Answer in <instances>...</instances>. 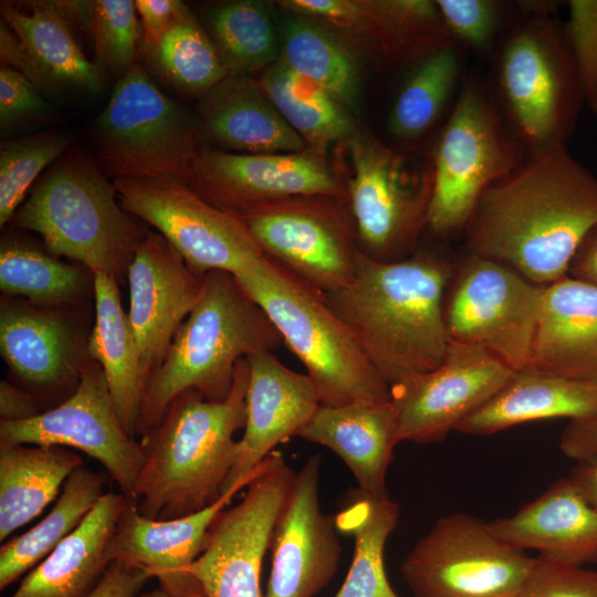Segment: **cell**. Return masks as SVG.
Here are the masks:
<instances>
[{"label": "cell", "instance_id": "obj_42", "mask_svg": "<svg viewBox=\"0 0 597 597\" xmlns=\"http://www.w3.org/2000/svg\"><path fill=\"white\" fill-rule=\"evenodd\" d=\"M64 128L46 129L0 144V226L10 222L34 180L73 144Z\"/></svg>", "mask_w": 597, "mask_h": 597}, {"label": "cell", "instance_id": "obj_28", "mask_svg": "<svg viewBox=\"0 0 597 597\" xmlns=\"http://www.w3.org/2000/svg\"><path fill=\"white\" fill-rule=\"evenodd\" d=\"M66 316L44 307L2 301L0 353L12 371L30 387L53 390L78 380L85 360Z\"/></svg>", "mask_w": 597, "mask_h": 597}, {"label": "cell", "instance_id": "obj_16", "mask_svg": "<svg viewBox=\"0 0 597 597\" xmlns=\"http://www.w3.org/2000/svg\"><path fill=\"white\" fill-rule=\"evenodd\" d=\"M352 155L349 200L359 251L378 262L408 258L427 224L431 175L412 176L399 156L376 143L357 142Z\"/></svg>", "mask_w": 597, "mask_h": 597}, {"label": "cell", "instance_id": "obj_18", "mask_svg": "<svg viewBox=\"0 0 597 597\" xmlns=\"http://www.w3.org/2000/svg\"><path fill=\"white\" fill-rule=\"evenodd\" d=\"M187 186L237 217L271 201L341 196L327 168L301 153L239 154L206 147Z\"/></svg>", "mask_w": 597, "mask_h": 597}, {"label": "cell", "instance_id": "obj_27", "mask_svg": "<svg viewBox=\"0 0 597 597\" xmlns=\"http://www.w3.org/2000/svg\"><path fill=\"white\" fill-rule=\"evenodd\" d=\"M390 401L320 406L297 437L335 452L353 473L358 490L387 496L386 474L398 441Z\"/></svg>", "mask_w": 597, "mask_h": 597}, {"label": "cell", "instance_id": "obj_10", "mask_svg": "<svg viewBox=\"0 0 597 597\" xmlns=\"http://www.w3.org/2000/svg\"><path fill=\"white\" fill-rule=\"evenodd\" d=\"M544 286L512 268L470 253L447 287L450 343L481 346L514 371L526 369L541 316Z\"/></svg>", "mask_w": 597, "mask_h": 597}, {"label": "cell", "instance_id": "obj_7", "mask_svg": "<svg viewBox=\"0 0 597 597\" xmlns=\"http://www.w3.org/2000/svg\"><path fill=\"white\" fill-rule=\"evenodd\" d=\"M196 114L165 94L136 63L116 80L91 129L92 158L115 179H168L187 185L206 148Z\"/></svg>", "mask_w": 597, "mask_h": 597}, {"label": "cell", "instance_id": "obj_11", "mask_svg": "<svg viewBox=\"0 0 597 597\" xmlns=\"http://www.w3.org/2000/svg\"><path fill=\"white\" fill-rule=\"evenodd\" d=\"M534 559L498 537L489 523L458 512L434 523L400 570L415 597H510Z\"/></svg>", "mask_w": 597, "mask_h": 597}, {"label": "cell", "instance_id": "obj_48", "mask_svg": "<svg viewBox=\"0 0 597 597\" xmlns=\"http://www.w3.org/2000/svg\"><path fill=\"white\" fill-rule=\"evenodd\" d=\"M150 578L144 568L113 561L88 597H135Z\"/></svg>", "mask_w": 597, "mask_h": 597}, {"label": "cell", "instance_id": "obj_32", "mask_svg": "<svg viewBox=\"0 0 597 597\" xmlns=\"http://www.w3.org/2000/svg\"><path fill=\"white\" fill-rule=\"evenodd\" d=\"M83 464L64 447L0 442V541L38 517Z\"/></svg>", "mask_w": 597, "mask_h": 597}, {"label": "cell", "instance_id": "obj_43", "mask_svg": "<svg viewBox=\"0 0 597 597\" xmlns=\"http://www.w3.org/2000/svg\"><path fill=\"white\" fill-rule=\"evenodd\" d=\"M563 32L572 52L585 106L597 114V0H570Z\"/></svg>", "mask_w": 597, "mask_h": 597}, {"label": "cell", "instance_id": "obj_52", "mask_svg": "<svg viewBox=\"0 0 597 597\" xmlns=\"http://www.w3.org/2000/svg\"><path fill=\"white\" fill-rule=\"evenodd\" d=\"M568 478L589 504L597 510V455L577 460Z\"/></svg>", "mask_w": 597, "mask_h": 597}, {"label": "cell", "instance_id": "obj_50", "mask_svg": "<svg viewBox=\"0 0 597 597\" xmlns=\"http://www.w3.org/2000/svg\"><path fill=\"white\" fill-rule=\"evenodd\" d=\"M43 410L33 395L24 388L2 379L0 381V417L6 421L33 418Z\"/></svg>", "mask_w": 597, "mask_h": 597}, {"label": "cell", "instance_id": "obj_47", "mask_svg": "<svg viewBox=\"0 0 597 597\" xmlns=\"http://www.w3.org/2000/svg\"><path fill=\"white\" fill-rule=\"evenodd\" d=\"M187 6L179 0H136V12L140 17L142 50L150 52L158 46L161 39L176 18Z\"/></svg>", "mask_w": 597, "mask_h": 597}, {"label": "cell", "instance_id": "obj_36", "mask_svg": "<svg viewBox=\"0 0 597 597\" xmlns=\"http://www.w3.org/2000/svg\"><path fill=\"white\" fill-rule=\"evenodd\" d=\"M209 38L227 75H248L274 63L277 38L264 6L240 0L213 7L208 13Z\"/></svg>", "mask_w": 597, "mask_h": 597}, {"label": "cell", "instance_id": "obj_15", "mask_svg": "<svg viewBox=\"0 0 597 597\" xmlns=\"http://www.w3.org/2000/svg\"><path fill=\"white\" fill-rule=\"evenodd\" d=\"M310 198L266 202L239 218L266 258L326 295L352 281L359 249L342 212Z\"/></svg>", "mask_w": 597, "mask_h": 597}, {"label": "cell", "instance_id": "obj_39", "mask_svg": "<svg viewBox=\"0 0 597 597\" xmlns=\"http://www.w3.org/2000/svg\"><path fill=\"white\" fill-rule=\"evenodd\" d=\"M144 54L166 83L186 95L202 96L228 76L208 33L188 7L158 46Z\"/></svg>", "mask_w": 597, "mask_h": 597}, {"label": "cell", "instance_id": "obj_21", "mask_svg": "<svg viewBox=\"0 0 597 597\" xmlns=\"http://www.w3.org/2000/svg\"><path fill=\"white\" fill-rule=\"evenodd\" d=\"M128 320L143 368L149 376L161 364L177 331L197 304L202 277L158 232H148L128 271Z\"/></svg>", "mask_w": 597, "mask_h": 597}, {"label": "cell", "instance_id": "obj_49", "mask_svg": "<svg viewBox=\"0 0 597 597\" xmlns=\"http://www.w3.org/2000/svg\"><path fill=\"white\" fill-rule=\"evenodd\" d=\"M559 448L575 461L597 455V418L570 420L562 432Z\"/></svg>", "mask_w": 597, "mask_h": 597}, {"label": "cell", "instance_id": "obj_46", "mask_svg": "<svg viewBox=\"0 0 597 597\" xmlns=\"http://www.w3.org/2000/svg\"><path fill=\"white\" fill-rule=\"evenodd\" d=\"M510 597H597V570L537 556Z\"/></svg>", "mask_w": 597, "mask_h": 597}, {"label": "cell", "instance_id": "obj_31", "mask_svg": "<svg viewBox=\"0 0 597 597\" xmlns=\"http://www.w3.org/2000/svg\"><path fill=\"white\" fill-rule=\"evenodd\" d=\"M95 322L86 353L102 368L121 422L135 438L148 377L137 342L125 313L117 280L93 274Z\"/></svg>", "mask_w": 597, "mask_h": 597}, {"label": "cell", "instance_id": "obj_53", "mask_svg": "<svg viewBox=\"0 0 597 597\" xmlns=\"http://www.w3.org/2000/svg\"><path fill=\"white\" fill-rule=\"evenodd\" d=\"M135 597H175V596H172L171 594H169L161 587H158L156 589H153L143 594H138Z\"/></svg>", "mask_w": 597, "mask_h": 597}, {"label": "cell", "instance_id": "obj_30", "mask_svg": "<svg viewBox=\"0 0 597 597\" xmlns=\"http://www.w3.org/2000/svg\"><path fill=\"white\" fill-rule=\"evenodd\" d=\"M552 418H597V383L534 370L515 371L489 401L457 428L464 434H492Z\"/></svg>", "mask_w": 597, "mask_h": 597}, {"label": "cell", "instance_id": "obj_5", "mask_svg": "<svg viewBox=\"0 0 597 597\" xmlns=\"http://www.w3.org/2000/svg\"><path fill=\"white\" fill-rule=\"evenodd\" d=\"M10 222L39 233L53 255L116 280L149 232L121 206L114 181L76 143L42 175Z\"/></svg>", "mask_w": 597, "mask_h": 597}, {"label": "cell", "instance_id": "obj_9", "mask_svg": "<svg viewBox=\"0 0 597 597\" xmlns=\"http://www.w3.org/2000/svg\"><path fill=\"white\" fill-rule=\"evenodd\" d=\"M521 149L485 94L467 85L437 146L427 226L440 234L464 229L484 191L522 163Z\"/></svg>", "mask_w": 597, "mask_h": 597}, {"label": "cell", "instance_id": "obj_8", "mask_svg": "<svg viewBox=\"0 0 597 597\" xmlns=\"http://www.w3.org/2000/svg\"><path fill=\"white\" fill-rule=\"evenodd\" d=\"M527 14L502 46L498 84L521 146L532 155L566 145L585 100L563 25L548 9Z\"/></svg>", "mask_w": 597, "mask_h": 597}, {"label": "cell", "instance_id": "obj_19", "mask_svg": "<svg viewBox=\"0 0 597 597\" xmlns=\"http://www.w3.org/2000/svg\"><path fill=\"white\" fill-rule=\"evenodd\" d=\"M321 457H310L295 474L275 524L272 565L264 597H314L334 578L343 552L335 517L322 512Z\"/></svg>", "mask_w": 597, "mask_h": 597}, {"label": "cell", "instance_id": "obj_23", "mask_svg": "<svg viewBox=\"0 0 597 597\" xmlns=\"http://www.w3.org/2000/svg\"><path fill=\"white\" fill-rule=\"evenodd\" d=\"M251 480L233 486L206 509L171 520L144 517L129 499L107 547L109 562L144 568L175 597H205L189 573L190 565L202 551L214 517Z\"/></svg>", "mask_w": 597, "mask_h": 597}, {"label": "cell", "instance_id": "obj_24", "mask_svg": "<svg viewBox=\"0 0 597 597\" xmlns=\"http://www.w3.org/2000/svg\"><path fill=\"white\" fill-rule=\"evenodd\" d=\"M506 544L573 566L597 563V510L567 476L510 517L489 523Z\"/></svg>", "mask_w": 597, "mask_h": 597}, {"label": "cell", "instance_id": "obj_20", "mask_svg": "<svg viewBox=\"0 0 597 597\" xmlns=\"http://www.w3.org/2000/svg\"><path fill=\"white\" fill-rule=\"evenodd\" d=\"M24 8L1 1V64L22 73L46 97L100 92L104 72L83 54L59 2L30 1Z\"/></svg>", "mask_w": 597, "mask_h": 597}, {"label": "cell", "instance_id": "obj_6", "mask_svg": "<svg viewBox=\"0 0 597 597\" xmlns=\"http://www.w3.org/2000/svg\"><path fill=\"white\" fill-rule=\"evenodd\" d=\"M233 276L304 365L322 406L391 400V387L360 350L323 294L265 255Z\"/></svg>", "mask_w": 597, "mask_h": 597}, {"label": "cell", "instance_id": "obj_22", "mask_svg": "<svg viewBox=\"0 0 597 597\" xmlns=\"http://www.w3.org/2000/svg\"><path fill=\"white\" fill-rule=\"evenodd\" d=\"M247 362L245 425L223 493L251 480L275 447L297 437L321 406L308 376L291 370L272 352L252 354Z\"/></svg>", "mask_w": 597, "mask_h": 597}, {"label": "cell", "instance_id": "obj_26", "mask_svg": "<svg viewBox=\"0 0 597 597\" xmlns=\"http://www.w3.org/2000/svg\"><path fill=\"white\" fill-rule=\"evenodd\" d=\"M205 137L239 154L301 153L305 140L286 123L261 84L228 75L200 96L196 113Z\"/></svg>", "mask_w": 597, "mask_h": 597}, {"label": "cell", "instance_id": "obj_2", "mask_svg": "<svg viewBox=\"0 0 597 597\" xmlns=\"http://www.w3.org/2000/svg\"><path fill=\"white\" fill-rule=\"evenodd\" d=\"M454 269L431 254L378 262L359 251L352 281L324 295L390 387L442 363L450 344L444 295Z\"/></svg>", "mask_w": 597, "mask_h": 597}, {"label": "cell", "instance_id": "obj_38", "mask_svg": "<svg viewBox=\"0 0 597 597\" xmlns=\"http://www.w3.org/2000/svg\"><path fill=\"white\" fill-rule=\"evenodd\" d=\"M86 286L78 265L65 263L38 248L4 238L0 249V289L33 304L63 305L77 301Z\"/></svg>", "mask_w": 597, "mask_h": 597}, {"label": "cell", "instance_id": "obj_45", "mask_svg": "<svg viewBox=\"0 0 597 597\" xmlns=\"http://www.w3.org/2000/svg\"><path fill=\"white\" fill-rule=\"evenodd\" d=\"M434 2L452 40L475 50L488 49L502 24L503 4L495 0Z\"/></svg>", "mask_w": 597, "mask_h": 597}, {"label": "cell", "instance_id": "obj_4", "mask_svg": "<svg viewBox=\"0 0 597 597\" xmlns=\"http://www.w3.org/2000/svg\"><path fill=\"white\" fill-rule=\"evenodd\" d=\"M281 344L273 323L233 274L207 272L197 304L147 380L136 436L142 437L156 425L170 402L186 390H196L210 401L226 400L237 364Z\"/></svg>", "mask_w": 597, "mask_h": 597}, {"label": "cell", "instance_id": "obj_41", "mask_svg": "<svg viewBox=\"0 0 597 597\" xmlns=\"http://www.w3.org/2000/svg\"><path fill=\"white\" fill-rule=\"evenodd\" d=\"M59 2L69 21L82 22L87 29L94 45L97 66L104 73H111L118 80L137 63L142 25L137 20L135 1Z\"/></svg>", "mask_w": 597, "mask_h": 597}, {"label": "cell", "instance_id": "obj_44", "mask_svg": "<svg viewBox=\"0 0 597 597\" xmlns=\"http://www.w3.org/2000/svg\"><path fill=\"white\" fill-rule=\"evenodd\" d=\"M59 121V109L27 76L1 64L0 128L2 136L24 125Z\"/></svg>", "mask_w": 597, "mask_h": 597}, {"label": "cell", "instance_id": "obj_25", "mask_svg": "<svg viewBox=\"0 0 597 597\" xmlns=\"http://www.w3.org/2000/svg\"><path fill=\"white\" fill-rule=\"evenodd\" d=\"M597 383V286L572 277L544 286L526 369Z\"/></svg>", "mask_w": 597, "mask_h": 597}, {"label": "cell", "instance_id": "obj_17", "mask_svg": "<svg viewBox=\"0 0 597 597\" xmlns=\"http://www.w3.org/2000/svg\"><path fill=\"white\" fill-rule=\"evenodd\" d=\"M514 374L481 346L450 343L437 368L391 387L398 441H442L500 391Z\"/></svg>", "mask_w": 597, "mask_h": 597}, {"label": "cell", "instance_id": "obj_37", "mask_svg": "<svg viewBox=\"0 0 597 597\" xmlns=\"http://www.w3.org/2000/svg\"><path fill=\"white\" fill-rule=\"evenodd\" d=\"M461 70L459 43L448 42L423 55L401 87L389 117L399 138H416L438 119Z\"/></svg>", "mask_w": 597, "mask_h": 597}, {"label": "cell", "instance_id": "obj_12", "mask_svg": "<svg viewBox=\"0 0 597 597\" xmlns=\"http://www.w3.org/2000/svg\"><path fill=\"white\" fill-rule=\"evenodd\" d=\"M295 472L279 451L258 467L241 501L212 521L189 573L205 597H263L261 570Z\"/></svg>", "mask_w": 597, "mask_h": 597}, {"label": "cell", "instance_id": "obj_40", "mask_svg": "<svg viewBox=\"0 0 597 597\" xmlns=\"http://www.w3.org/2000/svg\"><path fill=\"white\" fill-rule=\"evenodd\" d=\"M283 62L320 85L342 105L353 106L358 95V74L350 54L331 34L303 19L287 21Z\"/></svg>", "mask_w": 597, "mask_h": 597}, {"label": "cell", "instance_id": "obj_35", "mask_svg": "<svg viewBox=\"0 0 597 597\" xmlns=\"http://www.w3.org/2000/svg\"><path fill=\"white\" fill-rule=\"evenodd\" d=\"M260 84L282 117L304 140L326 144L350 133L352 123L342 104L282 60L265 70Z\"/></svg>", "mask_w": 597, "mask_h": 597}, {"label": "cell", "instance_id": "obj_14", "mask_svg": "<svg viewBox=\"0 0 597 597\" xmlns=\"http://www.w3.org/2000/svg\"><path fill=\"white\" fill-rule=\"evenodd\" d=\"M0 442L80 450L98 461L129 499L144 462L140 442L123 427L105 375L91 358L60 405L27 420H0Z\"/></svg>", "mask_w": 597, "mask_h": 597}, {"label": "cell", "instance_id": "obj_51", "mask_svg": "<svg viewBox=\"0 0 597 597\" xmlns=\"http://www.w3.org/2000/svg\"><path fill=\"white\" fill-rule=\"evenodd\" d=\"M568 275L597 286V226L589 231L577 249Z\"/></svg>", "mask_w": 597, "mask_h": 597}, {"label": "cell", "instance_id": "obj_34", "mask_svg": "<svg viewBox=\"0 0 597 597\" xmlns=\"http://www.w3.org/2000/svg\"><path fill=\"white\" fill-rule=\"evenodd\" d=\"M106 476L84 464L65 481L55 504L33 527L0 548V589L43 561L67 537L105 494Z\"/></svg>", "mask_w": 597, "mask_h": 597}, {"label": "cell", "instance_id": "obj_1", "mask_svg": "<svg viewBox=\"0 0 597 597\" xmlns=\"http://www.w3.org/2000/svg\"><path fill=\"white\" fill-rule=\"evenodd\" d=\"M597 226V177L566 146L524 158L490 186L464 227L470 253L501 262L547 286Z\"/></svg>", "mask_w": 597, "mask_h": 597}, {"label": "cell", "instance_id": "obj_33", "mask_svg": "<svg viewBox=\"0 0 597 597\" xmlns=\"http://www.w3.org/2000/svg\"><path fill=\"white\" fill-rule=\"evenodd\" d=\"M399 515V505L388 495L352 490L334 516L336 528L354 538L350 567L334 597H399L388 582L384 563L386 543Z\"/></svg>", "mask_w": 597, "mask_h": 597}, {"label": "cell", "instance_id": "obj_3", "mask_svg": "<svg viewBox=\"0 0 597 597\" xmlns=\"http://www.w3.org/2000/svg\"><path fill=\"white\" fill-rule=\"evenodd\" d=\"M247 358L235 367L232 390L210 401L196 390L179 394L140 439L144 462L132 500L150 520H171L217 502L235 464L238 430L245 425Z\"/></svg>", "mask_w": 597, "mask_h": 597}, {"label": "cell", "instance_id": "obj_29", "mask_svg": "<svg viewBox=\"0 0 597 597\" xmlns=\"http://www.w3.org/2000/svg\"><path fill=\"white\" fill-rule=\"evenodd\" d=\"M128 501L123 493L106 492L11 597H88L111 564L107 547Z\"/></svg>", "mask_w": 597, "mask_h": 597}, {"label": "cell", "instance_id": "obj_13", "mask_svg": "<svg viewBox=\"0 0 597 597\" xmlns=\"http://www.w3.org/2000/svg\"><path fill=\"white\" fill-rule=\"evenodd\" d=\"M113 181L121 206L154 227L200 277L213 270L235 275L264 255L239 217L185 184L157 178Z\"/></svg>", "mask_w": 597, "mask_h": 597}]
</instances>
